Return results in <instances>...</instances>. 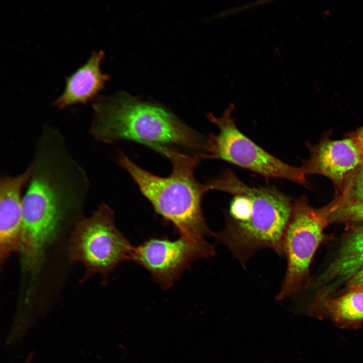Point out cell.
Returning a JSON list of instances; mask_svg holds the SVG:
<instances>
[{"instance_id":"16","label":"cell","mask_w":363,"mask_h":363,"mask_svg":"<svg viewBox=\"0 0 363 363\" xmlns=\"http://www.w3.org/2000/svg\"><path fill=\"white\" fill-rule=\"evenodd\" d=\"M354 137L356 139L363 153V127L358 131Z\"/></svg>"},{"instance_id":"8","label":"cell","mask_w":363,"mask_h":363,"mask_svg":"<svg viewBox=\"0 0 363 363\" xmlns=\"http://www.w3.org/2000/svg\"><path fill=\"white\" fill-rule=\"evenodd\" d=\"M309 157L300 167L305 175L318 174L330 179L342 192L347 181L363 163V153L354 137L326 139L309 145Z\"/></svg>"},{"instance_id":"14","label":"cell","mask_w":363,"mask_h":363,"mask_svg":"<svg viewBox=\"0 0 363 363\" xmlns=\"http://www.w3.org/2000/svg\"><path fill=\"white\" fill-rule=\"evenodd\" d=\"M267 1H257L256 2H253L252 3L248 4L246 5H243L241 6L238 7L237 8H235L234 9H228L226 10H225L224 11H223L222 12L219 13L217 14L216 15V17L219 18V17H226L232 14H234L235 13H238V12H240L241 11H244L247 9H249L251 7H253L255 6H258L259 5H261L263 3H266Z\"/></svg>"},{"instance_id":"15","label":"cell","mask_w":363,"mask_h":363,"mask_svg":"<svg viewBox=\"0 0 363 363\" xmlns=\"http://www.w3.org/2000/svg\"><path fill=\"white\" fill-rule=\"evenodd\" d=\"M355 285L363 286V268L347 282L348 287Z\"/></svg>"},{"instance_id":"1","label":"cell","mask_w":363,"mask_h":363,"mask_svg":"<svg viewBox=\"0 0 363 363\" xmlns=\"http://www.w3.org/2000/svg\"><path fill=\"white\" fill-rule=\"evenodd\" d=\"M209 186L234 195L225 227L214 236L241 264L264 248L283 255L282 240L292 206L286 195L274 187H249L229 170L211 179Z\"/></svg>"},{"instance_id":"7","label":"cell","mask_w":363,"mask_h":363,"mask_svg":"<svg viewBox=\"0 0 363 363\" xmlns=\"http://www.w3.org/2000/svg\"><path fill=\"white\" fill-rule=\"evenodd\" d=\"M214 254L213 246L206 239L196 241L180 235L173 240L151 238L134 247L129 260L144 267L160 286L167 289L192 262Z\"/></svg>"},{"instance_id":"13","label":"cell","mask_w":363,"mask_h":363,"mask_svg":"<svg viewBox=\"0 0 363 363\" xmlns=\"http://www.w3.org/2000/svg\"><path fill=\"white\" fill-rule=\"evenodd\" d=\"M342 192L343 199L363 204V163L349 178Z\"/></svg>"},{"instance_id":"12","label":"cell","mask_w":363,"mask_h":363,"mask_svg":"<svg viewBox=\"0 0 363 363\" xmlns=\"http://www.w3.org/2000/svg\"><path fill=\"white\" fill-rule=\"evenodd\" d=\"M316 304L339 327L355 328L363 323L362 285L348 287L344 293L336 297L318 295Z\"/></svg>"},{"instance_id":"2","label":"cell","mask_w":363,"mask_h":363,"mask_svg":"<svg viewBox=\"0 0 363 363\" xmlns=\"http://www.w3.org/2000/svg\"><path fill=\"white\" fill-rule=\"evenodd\" d=\"M89 133L112 144L131 141L159 152L163 148L203 149L206 139L162 106L126 93L100 98L92 105Z\"/></svg>"},{"instance_id":"4","label":"cell","mask_w":363,"mask_h":363,"mask_svg":"<svg viewBox=\"0 0 363 363\" xmlns=\"http://www.w3.org/2000/svg\"><path fill=\"white\" fill-rule=\"evenodd\" d=\"M133 247L116 227L113 211L101 203L89 217L76 222L68 254L71 262L83 265L86 278L94 274L106 278L120 262L129 260Z\"/></svg>"},{"instance_id":"9","label":"cell","mask_w":363,"mask_h":363,"mask_svg":"<svg viewBox=\"0 0 363 363\" xmlns=\"http://www.w3.org/2000/svg\"><path fill=\"white\" fill-rule=\"evenodd\" d=\"M29 165L21 173L0 178V262L19 251L22 226V191L29 180Z\"/></svg>"},{"instance_id":"6","label":"cell","mask_w":363,"mask_h":363,"mask_svg":"<svg viewBox=\"0 0 363 363\" xmlns=\"http://www.w3.org/2000/svg\"><path fill=\"white\" fill-rule=\"evenodd\" d=\"M234 107L230 104L218 117L208 114L207 118L218 127L219 132L209 134L201 156L229 162L267 178H284L306 186V176L300 167L288 165L272 155L238 130L232 117Z\"/></svg>"},{"instance_id":"3","label":"cell","mask_w":363,"mask_h":363,"mask_svg":"<svg viewBox=\"0 0 363 363\" xmlns=\"http://www.w3.org/2000/svg\"><path fill=\"white\" fill-rule=\"evenodd\" d=\"M158 152L172 163V170L168 176L147 171L123 152L118 154L117 163L130 174L156 213L172 223L181 236L196 241L214 236L202 210V197L207 192L205 184L195 177L199 156L173 148H163Z\"/></svg>"},{"instance_id":"11","label":"cell","mask_w":363,"mask_h":363,"mask_svg":"<svg viewBox=\"0 0 363 363\" xmlns=\"http://www.w3.org/2000/svg\"><path fill=\"white\" fill-rule=\"evenodd\" d=\"M362 268L363 226L345 240L334 260L318 278L317 285L321 291L329 294Z\"/></svg>"},{"instance_id":"10","label":"cell","mask_w":363,"mask_h":363,"mask_svg":"<svg viewBox=\"0 0 363 363\" xmlns=\"http://www.w3.org/2000/svg\"><path fill=\"white\" fill-rule=\"evenodd\" d=\"M104 56L102 50L93 51L88 60L66 78L62 94L52 105L62 109L77 104H86L104 88L109 77L101 70Z\"/></svg>"},{"instance_id":"5","label":"cell","mask_w":363,"mask_h":363,"mask_svg":"<svg viewBox=\"0 0 363 363\" xmlns=\"http://www.w3.org/2000/svg\"><path fill=\"white\" fill-rule=\"evenodd\" d=\"M337 200L320 209L311 207L304 196L292 203L282 240L287 269L276 297L278 300L298 292L307 281L310 265L323 238L324 230L338 207Z\"/></svg>"}]
</instances>
